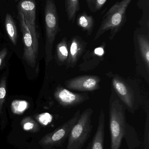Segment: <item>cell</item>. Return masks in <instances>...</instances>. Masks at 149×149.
<instances>
[{"label": "cell", "mask_w": 149, "mask_h": 149, "mask_svg": "<svg viewBox=\"0 0 149 149\" xmlns=\"http://www.w3.org/2000/svg\"><path fill=\"white\" fill-rule=\"evenodd\" d=\"M15 2H18L20 0H14Z\"/></svg>", "instance_id": "28"}, {"label": "cell", "mask_w": 149, "mask_h": 149, "mask_svg": "<svg viewBox=\"0 0 149 149\" xmlns=\"http://www.w3.org/2000/svg\"><path fill=\"white\" fill-rule=\"evenodd\" d=\"M107 0H95L94 11L100 10L103 7Z\"/></svg>", "instance_id": "24"}, {"label": "cell", "mask_w": 149, "mask_h": 149, "mask_svg": "<svg viewBox=\"0 0 149 149\" xmlns=\"http://www.w3.org/2000/svg\"><path fill=\"white\" fill-rule=\"evenodd\" d=\"M136 51L137 54L136 58L141 61L143 67L149 76V34L138 33L134 40Z\"/></svg>", "instance_id": "12"}, {"label": "cell", "mask_w": 149, "mask_h": 149, "mask_svg": "<svg viewBox=\"0 0 149 149\" xmlns=\"http://www.w3.org/2000/svg\"><path fill=\"white\" fill-rule=\"evenodd\" d=\"M4 24L7 34L10 41L14 45H16L17 39V30L15 21L12 15L9 13L6 14Z\"/></svg>", "instance_id": "17"}, {"label": "cell", "mask_w": 149, "mask_h": 149, "mask_svg": "<svg viewBox=\"0 0 149 149\" xmlns=\"http://www.w3.org/2000/svg\"><path fill=\"white\" fill-rule=\"evenodd\" d=\"M77 24L82 30L86 31L87 35L91 36L94 29L95 20L94 17L84 11L78 15Z\"/></svg>", "instance_id": "15"}, {"label": "cell", "mask_w": 149, "mask_h": 149, "mask_svg": "<svg viewBox=\"0 0 149 149\" xmlns=\"http://www.w3.org/2000/svg\"><path fill=\"white\" fill-rule=\"evenodd\" d=\"M8 53V50L6 48H3L0 51V66L1 65L3 62L4 61Z\"/></svg>", "instance_id": "25"}, {"label": "cell", "mask_w": 149, "mask_h": 149, "mask_svg": "<svg viewBox=\"0 0 149 149\" xmlns=\"http://www.w3.org/2000/svg\"><path fill=\"white\" fill-rule=\"evenodd\" d=\"M17 10L24 16L25 24L32 36L33 49L36 58H37L38 52V42L36 28V1L35 0H20L18 2Z\"/></svg>", "instance_id": "6"}, {"label": "cell", "mask_w": 149, "mask_h": 149, "mask_svg": "<svg viewBox=\"0 0 149 149\" xmlns=\"http://www.w3.org/2000/svg\"><path fill=\"white\" fill-rule=\"evenodd\" d=\"M28 103L24 101H15L12 103V110L15 113H21L23 112L27 107Z\"/></svg>", "instance_id": "20"}, {"label": "cell", "mask_w": 149, "mask_h": 149, "mask_svg": "<svg viewBox=\"0 0 149 149\" xmlns=\"http://www.w3.org/2000/svg\"><path fill=\"white\" fill-rule=\"evenodd\" d=\"M17 11L20 29L23 36L24 43L23 58L28 65L31 68H34L36 65L37 59L36 58L33 51L32 36L29 28L25 24L22 13L19 10H17Z\"/></svg>", "instance_id": "8"}, {"label": "cell", "mask_w": 149, "mask_h": 149, "mask_svg": "<svg viewBox=\"0 0 149 149\" xmlns=\"http://www.w3.org/2000/svg\"><path fill=\"white\" fill-rule=\"evenodd\" d=\"M80 115V110H77L71 119L55 131L46 136L44 140L45 144L51 147H58L62 145L68 138L71 130L77 122Z\"/></svg>", "instance_id": "7"}, {"label": "cell", "mask_w": 149, "mask_h": 149, "mask_svg": "<svg viewBox=\"0 0 149 149\" xmlns=\"http://www.w3.org/2000/svg\"><path fill=\"white\" fill-rule=\"evenodd\" d=\"M92 141L90 142L89 143H88V145H87V147L86 149H92Z\"/></svg>", "instance_id": "27"}, {"label": "cell", "mask_w": 149, "mask_h": 149, "mask_svg": "<svg viewBox=\"0 0 149 149\" xmlns=\"http://www.w3.org/2000/svg\"><path fill=\"white\" fill-rule=\"evenodd\" d=\"M104 54V46L96 48L92 52L89 51L86 52L83 56L84 62L80 66V70L87 71L96 67L101 61V59L96 58H102Z\"/></svg>", "instance_id": "13"}, {"label": "cell", "mask_w": 149, "mask_h": 149, "mask_svg": "<svg viewBox=\"0 0 149 149\" xmlns=\"http://www.w3.org/2000/svg\"><path fill=\"white\" fill-rule=\"evenodd\" d=\"M69 56L67 38L64 37L58 44L56 48V60L59 66L66 64Z\"/></svg>", "instance_id": "16"}, {"label": "cell", "mask_w": 149, "mask_h": 149, "mask_svg": "<svg viewBox=\"0 0 149 149\" xmlns=\"http://www.w3.org/2000/svg\"><path fill=\"white\" fill-rule=\"evenodd\" d=\"M44 15L46 33L45 61L47 65L52 60L53 43L56 36L60 31L58 13L54 0H46Z\"/></svg>", "instance_id": "4"}, {"label": "cell", "mask_w": 149, "mask_h": 149, "mask_svg": "<svg viewBox=\"0 0 149 149\" xmlns=\"http://www.w3.org/2000/svg\"><path fill=\"white\" fill-rule=\"evenodd\" d=\"M93 113V109L89 108L80 113L69 134L66 149H81L85 145L92 133Z\"/></svg>", "instance_id": "3"}, {"label": "cell", "mask_w": 149, "mask_h": 149, "mask_svg": "<svg viewBox=\"0 0 149 149\" xmlns=\"http://www.w3.org/2000/svg\"><path fill=\"white\" fill-rule=\"evenodd\" d=\"M65 7L68 21L73 23L80 9L79 0H65Z\"/></svg>", "instance_id": "18"}, {"label": "cell", "mask_w": 149, "mask_h": 149, "mask_svg": "<svg viewBox=\"0 0 149 149\" xmlns=\"http://www.w3.org/2000/svg\"><path fill=\"white\" fill-rule=\"evenodd\" d=\"M132 0H122L115 3L103 16L100 25L95 34L97 40L106 31H110L109 38L112 40L121 29L127 21L126 11Z\"/></svg>", "instance_id": "2"}, {"label": "cell", "mask_w": 149, "mask_h": 149, "mask_svg": "<svg viewBox=\"0 0 149 149\" xmlns=\"http://www.w3.org/2000/svg\"><path fill=\"white\" fill-rule=\"evenodd\" d=\"M100 82V78L97 75H81L67 80L65 85L72 90L87 92L99 89Z\"/></svg>", "instance_id": "10"}, {"label": "cell", "mask_w": 149, "mask_h": 149, "mask_svg": "<svg viewBox=\"0 0 149 149\" xmlns=\"http://www.w3.org/2000/svg\"><path fill=\"white\" fill-rule=\"evenodd\" d=\"M52 117L50 114L47 113L42 114L38 115V120L40 123L43 125H46L51 120Z\"/></svg>", "instance_id": "22"}, {"label": "cell", "mask_w": 149, "mask_h": 149, "mask_svg": "<svg viewBox=\"0 0 149 149\" xmlns=\"http://www.w3.org/2000/svg\"><path fill=\"white\" fill-rule=\"evenodd\" d=\"M22 122L24 129L26 130L32 129L35 125V122L30 117L25 118L23 120Z\"/></svg>", "instance_id": "23"}, {"label": "cell", "mask_w": 149, "mask_h": 149, "mask_svg": "<svg viewBox=\"0 0 149 149\" xmlns=\"http://www.w3.org/2000/svg\"><path fill=\"white\" fill-rule=\"evenodd\" d=\"M105 126V112L102 109L100 112L98 127L92 141L91 149H104Z\"/></svg>", "instance_id": "14"}, {"label": "cell", "mask_w": 149, "mask_h": 149, "mask_svg": "<svg viewBox=\"0 0 149 149\" xmlns=\"http://www.w3.org/2000/svg\"><path fill=\"white\" fill-rule=\"evenodd\" d=\"M126 108L114 91L109 100V127L111 149H120L127 126Z\"/></svg>", "instance_id": "1"}, {"label": "cell", "mask_w": 149, "mask_h": 149, "mask_svg": "<svg viewBox=\"0 0 149 149\" xmlns=\"http://www.w3.org/2000/svg\"><path fill=\"white\" fill-rule=\"evenodd\" d=\"M87 43L80 37L74 36L68 43L69 56L66 63V67L73 68L85 51Z\"/></svg>", "instance_id": "11"}, {"label": "cell", "mask_w": 149, "mask_h": 149, "mask_svg": "<svg viewBox=\"0 0 149 149\" xmlns=\"http://www.w3.org/2000/svg\"><path fill=\"white\" fill-rule=\"evenodd\" d=\"M54 95L56 100L61 106L68 108L78 106L89 99L86 93H73L60 86L56 88Z\"/></svg>", "instance_id": "9"}, {"label": "cell", "mask_w": 149, "mask_h": 149, "mask_svg": "<svg viewBox=\"0 0 149 149\" xmlns=\"http://www.w3.org/2000/svg\"><path fill=\"white\" fill-rule=\"evenodd\" d=\"M144 149H149V109L147 111V117L145 123V131L144 135Z\"/></svg>", "instance_id": "21"}, {"label": "cell", "mask_w": 149, "mask_h": 149, "mask_svg": "<svg viewBox=\"0 0 149 149\" xmlns=\"http://www.w3.org/2000/svg\"><path fill=\"white\" fill-rule=\"evenodd\" d=\"M7 93V80L5 77L2 78L0 81V114L1 113L3 106L6 99Z\"/></svg>", "instance_id": "19"}, {"label": "cell", "mask_w": 149, "mask_h": 149, "mask_svg": "<svg viewBox=\"0 0 149 149\" xmlns=\"http://www.w3.org/2000/svg\"><path fill=\"white\" fill-rule=\"evenodd\" d=\"M88 8L91 12H95L94 7H95V0H85Z\"/></svg>", "instance_id": "26"}, {"label": "cell", "mask_w": 149, "mask_h": 149, "mask_svg": "<svg viewBox=\"0 0 149 149\" xmlns=\"http://www.w3.org/2000/svg\"><path fill=\"white\" fill-rule=\"evenodd\" d=\"M134 82L119 75H115L112 80L114 92L126 109L132 113L139 106L140 100L139 90Z\"/></svg>", "instance_id": "5"}]
</instances>
